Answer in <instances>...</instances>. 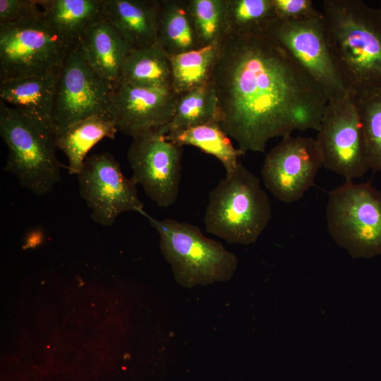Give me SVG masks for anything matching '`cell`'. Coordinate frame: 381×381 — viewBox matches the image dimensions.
I'll return each mask as SVG.
<instances>
[{
    "instance_id": "6da1fadb",
    "label": "cell",
    "mask_w": 381,
    "mask_h": 381,
    "mask_svg": "<svg viewBox=\"0 0 381 381\" xmlns=\"http://www.w3.org/2000/svg\"><path fill=\"white\" fill-rule=\"evenodd\" d=\"M210 83L219 124L238 148L264 152L296 131H318L328 99L315 80L267 32H226Z\"/></svg>"
},
{
    "instance_id": "7a4b0ae2",
    "label": "cell",
    "mask_w": 381,
    "mask_h": 381,
    "mask_svg": "<svg viewBox=\"0 0 381 381\" xmlns=\"http://www.w3.org/2000/svg\"><path fill=\"white\" fill-rule=\"evenodd\" d=\"M322 14L346 91L357 96L381 89V8L361 0H325Z\"/></svg>"
},
{
    "instance_id": "3957f363",
    "label": "cell",
    "mask_w": 381,
    "mask_h": 381,
    "mask_svg": "<svg viewBox=\"0 0 381 381\" xmlns=\"http://www.w3.org/2000/svg\"><path fill=\"white\" fill-rule=\"evenodd\" d=\"M0 135L8 148L4 171L37 196L52 192L64 168L54 130L0 101Z\"/></svg>"
},
{
    "instance_id": "277c9868",
    "label": "cell",
    "mask_w": 381,
    "mask_h": 381,
    "mask_svg": "<svg viewBox=\"0 0 381 381\" xmlns=\"http://www.w3.org/2000/svg\"><path fill=\"white\" fill-rule=\"evenodd\" d=\"M272 218V207L260 179L239 162L210 192L204 216L206 231L228 243L257 241Z\"/></svg>"
},
{
    "instance_id": "5b68a950",
    "label": "cell",
    "mask_w": 381,
    "mask_h": 381,
    "mask_svg": "<svg viewBox=\"0 0 381 381\" xmlns=\"http://www.w3.org/2000/svg\"><path fill=\"white\" fill-rule=\"evenodd\" d=\"M143 216L157 231L162 254L181 286L226 282L235 274L236 255L205 236L198 226L169 218L156 219L146 213Z\"/></svg>"
},
{
    "instance_id": "8992f818",
    "label": "cell",
    "mask_w": 381,
    "mask_h": 381,
    "mask_svg": "<svg viewBox=\"0 0 381 381\" xmlns=\"http://www.w3.org/2000/svg\"><path fill=\"white\" fill-rule=\"evenodd\" d=\"M325 215L330 236L353 258L381 255V192L369 183L329 191Z\"/></svg>"
},
{
    "instance_id": "52a82bcc",
    "label": "cell",
    "mask_w": 381,
    "mask_h": 381,
    "mask_svg": "<svg viewBox=\"0 0 381 381\" xmlns=\"http://www.w3.org/2000/svg\"><path fill=\"white\" fill-rule=\"evenodd\" d=\"M72 46L49 25L42 11L0 24V82L59 72Z\"/></svg>"
},
{
    "instance_id": "ba28073f",
    "label": "cell",
    "mask_w": 381,
    "mask_h": 381,
    "mask_svg": "<svg viewBox=\"0 0 381 381\" xmlns=\"http://www.w3.org/2000/svg\"><path fill=\"white\" fill-rule=\"evenodd\" d=\"M323 167L346 181L363 176L370 169L356 97L347 92L328 101L315 138Z\"/></svg>"
},
{
    "instance_id": "9c48e42d",
    "label": "cell",
    "mask_w": 381,
    "mask_h": 381,
    "mask_svg": "<svg viewBox=\"0 0 381 381\" xmlns=\"http://www.w3.org/2000/svg\"><path fill=\"white\" fill-rule=\"evenodd\" d=\"M112 89L88 64L78 43L73 45L60 70L54 99L56 135L88 117L107 116Z\"/></svg>"
},
{
    "instance_id": "30bf717a",
    "label": "cell",
    "mask_w": 381,
    "mask_h": 381,
    "mask_svg": "<svg viewBox=\"0 0 381 381\" xmlns=\"http://www.w3.org/2000/svg\"><path fill=\"white\" fill-rule=\"evenodd\" d=\"M78 178L80 195L95 223L110 226L123 212L145 214L136 182L123 175L119 164L109 152L87 157Z\"/></svg>"
},
{
    "instance_id": "8fae6325",
    "label": "cell",
    "mask_w": 381,
    "mask_h": 381,
    "mask_svg": "<svg viewBox=\"0 0 381 381\" xmlns=\"http://www.w3.org/2000/svg\"><path fill=\"white\" fill-rule=\"evenodd\" d=\"M183 147L167 140L159 129L133 138L128 149L131 178L160 207L177 200Z\"/></svg>"
},
{
    "instance_id": "7c38bea8",
    "label": "cell",
    "mask_w": 381,
    "mask_h": 381,
    "mask_svg": "<svg viewBox=\"0 0 381 381\" xmlns=\"http://www.w3.org/2000/svg\"><path fill=\"white\" fill-rule=\"evenodd\" d=\"M267 33L315 80L328 101L346 95L331 55L322 14L298 21L275 20Z\"/></svg>"
},
{
    "instance_id": "4fadbf2b",
    "label": "cell",
    "mask_w": 381,
    "mask_h": 381,
    "mask_svg": "<svg viewBox=\"0 0 381 381\" xmlns=\"http://www.w3.org/2000/svg\"><path fill=\"white\" fill-rule=\"evenodd\" d=\"M322 157L315 138L289 135L265 156L261 175L265 187L282 202L299 200L315 185Z\"/></svg>"
},
{
    "instance_id": "5bb4252c",
    "label": "cell",
    "mask_w": 381,
    "mask_h": 381,
    "mask_svg": "<svg viewBox=\"0 0 381 381\" xmlns=\"http://www.w3.org/2000/svg\"><path fill=\"white\" fill-rule=\"evenodd\" d=\"M177 99L172 88L143 87L119 82L112 89L107 116L118 131L134 138L168 125Z\"/></svg>"
},
{
    "instance_id": "9a60e30c",
    "label": "cell",
    "mask_w": 381,
    "mask_h": 381,
    "mask_svg": "<svg viewBox=\"0 0 381 381\" xmlns=\"http://www.w3.org/2000/svg\"><path fill=\"white\" fill-rule=\"evenodd\" d=\"M78 43L88 64L114 88L133 49L104 16L87 28Z\"/></svg>"
},
{
    "instance_id": "2e32d148",
    "label": "cell",
    "mask_w": 381,
    "mask_h": 381,
    "mask_svg": "<svg viewBox=\"0 0 381 381\" xmlns=\"http://www.w3.org/2000/svg\"><path fill=\"white\" fill-rule=\"evenodd\" d=\"M159 0H105L103 16L133 49L158 43Z\"/></svg>"
},
{
    "instance_id": "e0dca14e",
    "label": "cell",
    "mask_w": 381,
    "mask_h": 381,
    "mask_svg": "<svg viewBox=\"0 0 381 381\" xmlns=\"http://www.w3.org/2000/svg\"><path fill=\"white\" fill-rule=\"evenodd\" d=\"M59 72L0 82V101L53 129L52 109Z\"/></svg>"
},
{
    "instance_id": "ac0fdd59",
    "label": "cell",
    "mask_w": 381,
    "mask_h": 381,
    "mask_svg": "<svg viewBox=\"0 0 381 381\" xmlns=\"http://www.w3.org/2000/svg\"><path fill=\"white\" fill-rule=\"evenodd\" d=\"M38 3L49 25L73 45L103 16L105 0H38Z\"/></svg>"
},
{
    "instance_id": "d6986e66",
    "label": "cell",
    "mask_w": 381,
    "mask_h": 381,
    "mask_svg": "<svg viewBox=\"0 0 381 381\" xmlns=\"http://www.w3.org/2000/svg\"><path fill=\"white\" fill-rule=\"evenodd\" d=\"M120 82L143 87L172 88L169 55L158 43L132 49L123 64Z\"/></svg>"
},
{
    "instance_id": "ffe728a7",
    "label": "cell",
    "mask_w": 381,
    "mask_h": 381,
    "mask_svg": "<svg viewBox=\"0 0 381 381\" xmlns=\"http://www.w3.org/2000/svg\"><path fill=\"white\" fill-rule=\"evenodd\" d=\"M117 132L107 116L95 115L80 121L58 135V149L68 159V174L78 175L90 150L104 138L114 139Z\"/></svg>"
},
{
    "instance_id": "44dd1931",
    "label": "cell",
    "mask_w": 381,
    "mask_h": 381,
    "mask_svg": "<svg viewBox=\"0 0 381 381\" xmlns=\"http://www.w3.org/2000/svg\"><path fill=\"white\" fill-rule=\"evenodd\" d=\"M158 44L169 56L202 47L190 19L185 0H159Z\"/></svg>"
},
{
    "instance_id": "7402d4cb",
    "label": "cell",
    "mask_w": 381,
    "mask_h": 381,
    "mask_svg": "<svg viewBox=\"0 0 381 381\" xmlns=\"http://www.w3.org/2000/svg\"><path fill=\"white\" fill-rule=\"evenodd\" d=\"M167 140L183 146L191 145L215 157L225 169L226 174L232 173L239 163V157L246 153L235 148L230 137L219 123L204 124L186 130L169 132Z\"/></svg>"
},
{
    "instance_id": "603a6c76",
    "label": "cell",
    "mask_w": 381,
    "mask_h": 381,
    "mask_svg": "<svg viewBox=\"0 0 381 381\" xmlns=\"http://www.w3.org/2000/svg\"><path fill=\"white\" fill-rule=\"evenodd\" d=\"M219 122L217 98L210 83L179 95L171 121L160 131L166 135L169 132Z\"/></svg>"
},
{
    "instance_id": "cb8c5ba5",
    "label": "cell",
    "mask_w": 381,
    "mask_h": 381,
    "mask_svg": "<svg viewBox=\"0 0 381 381\" xmlns=\"http://www.w3.org/2000/svg\"><path fill=\"white\" fill-rule=\"evenodd\" d=\"M218 48L219 41L169 56L172 89L178 95L210 83Z\"/></svg>"
},
{
    "instance_id": "d4e9b609",
    "label": "cell",
    "mask_w": 381,
    "mask_h": 381,
    "mask_svg": "<svg viewBox=\"0 0 381 381\" xmlns=\"http://www.w3.org/2000/svg\"><path fill=\"white\" fill-rule=\"evenodd\" d=\"M275 20L272 0H226V32L265 33Z\"/></svg>"
},
{
    "instance_id": "484cf974",
    "label": "cell",
    "mask_w": 381,
    "mask_h": 381,
    "mask_svg": "<svg viewBox=\"0 0 381 381\" xmlns=\"http://www.w3.org/2000/svg\"><path fill=\"white\" fill-rule=\"evenodd\" d=\"M201 46L218 42L226 32V0H185Z\"/></svg>"
},
{
    "instance_id": "4316f807",
    "label": "cell",
    "mask_w": 381,
    "mask_h": 381,
    "mask_svg": "<svg viewBox=\"0 0 381 381\" xmlns=\"http://www.w3.org/2000/svg\"><path fill=\"white\" fill-rule=\"evenodd\" d=\"M370 169L381 171V89L356 96Z\"/></svg>"
},
{
    "instance_id": "83f0119b",
    "label": "cell",
    "mask_w": 381,
    "mask_h": 381,
    "mask_svg": "<svg viewBox=\"0 0 381 381\" xmlns=\"http://www.w3.org/2000/svg\"><path fill=\"white\" fill-rule=\"evenodd\" d=\"M276 20L298 21L319 16L311 0H272Z\"/></svg>"
},
{
    "instance_id": "f1b7e54d",
    "label": "cell",
    "mask_w": 381,
    "mask_h": 381,
    "mask_svg": "<svg viewBox=\"0 0 381 381\" xmlns=\"http://www.w3.org/2000/svg\"><path fill=\"white\" fill-rule=\"evenodd\" d=\"M41 12L38 0H0V24L14 23Z\"/></svg>"
},
{
    "instance_id": "f546056e",
    "label": "cell",
    "mask_w": 381,
    "mask_h": 381,
    "mask_svg": "<svg viewBox=\"0 0 381 381\" xmlns=\"http://www.w3.org/2000/svg\"><path fill=\"white\" fill-rule=\"evenodd\" d=\"M380 5H381V1H380ZM380 8H381V6H380Z\"/></svg>"
}]
</instances>
